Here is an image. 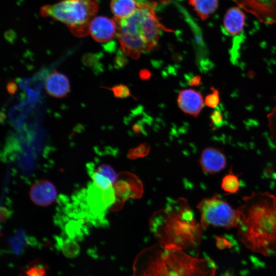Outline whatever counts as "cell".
Here are the masks:
<instances>
[{
	"instance_id": "cell-18",
	"label": "cell",
	"mask_w": 276,
	"mask_h": 276,
	"mask_svg": "<svg viewBox=\"0 0 276 276\" xmlns=\"http://www.w3.org/2000/svg\"><path fill=\"white\" fill-rule=\"evenodd\" d=\"M240 188V182L238 177L232 173L231 171L222 179L221 182L222 189L228 194L236 193Z\"/></svg>"
},
{
	"instance_id": "cell-21",
	"label": "cell",
	"mask_w": 276,
	"mask_h": 276,
	"mask_svg": "<svg viewBox=\"0 0 276 276\" xmlns=\"http://www.w3.org/2000/svg\"><path fill=\"white\" fill-rule=\"evenodd\" d=\"M211 89L212 93L205 97L204 103L208 107L214 108L218 105L220 102L219 91L213 87H211Z\"/></svg>"
},
{
	"instance_id": "cell-11",
	"label": "cell",
	"mask_w": 276,
	"mask_h": 276,
	"mask_svg": "<svg viewBox=\"0 0 276 276\" xmlns=\"http://www.w3.org/2000/svg\"><path fill=\"white\" fill-rule=\"evenodd\" d=\"M177 104L185 113L196 117L203 106V99L201 94L193 89H185L178 95Z\"/></svg>"
},
{
	"instance_id": "cell-13",
	"label": "cell",
	"mask_w": 276,
	"mask_h": 276,
	"mask_svg": "<svg viewBox=\"0 0 276 276\" xmlns=\"http://www.w3.org/2000/svg\"><path fill=\"white\" fill-rule=\"evenodd\" d=\"M44 87L46 92L50 96L55 98H62L69 93L70 83L64 74L54 71L46 78Z\"/></svg>"
},
{
	"instance_id": "cell-9",
	"label": "cell",
	"mask_w": 276,
	"mask_h": 276,
	"mask_svg": "<svg viewBox=\"0 0 276 276\" xmlns=\"http://www.w3.org/2000/svg\"><path fill=\"white\" fill-rule=\"evenodd\" d=\"M29 196L32 202L35 204L46 206L55 200L57 191L51 182L46 179H40L31 186Z\"/></svg>"
},
{
	"instance_id": "cell-20",
	"label": "cell",
	"mask_w": 276,
	"mask_h": 276,
	"mask_svg": "<svg viewBox=\"0 0 276 276\" xmlns=\"http://www.w3.org/2000/svg\"><path fill=\"white\" fill-rule=\"evenodd\" d=\"M270 139L276 145V106L267 115Z\"/></svg>"
},
{
	"instance_id": "cell-12",
	"label": "cell",
	"mask_w": 276,
	"mask_h": 276,
	"mask_svg": "<svg viewBox=\"0 0 276 276\" xmlns=\"http://www.w3.org/2000/svg\"><path fill=\"white\" fill-rule=\"evenodd\" d=\"M226 164L225 155L219 149L205 148L201 153L200 165L204 173L215 174L223 170Z\"/></svg>"
},
{
	"instance_id": "cell-8",
	"label": "cell",
	"mask_w": 276,
	"mask_h": 276,
	"mask_svg": "<svg viewBox=\"0 0 276 276\" xmlns=\"http://www.w3.org/2000/svg\"><path fill=\"white\" fill-rule=\"evenodd\" d=\"M117 25L114 18L104 16H96L90 22L89 34L99 43H105L112 40L117 35Z\"/></svg>"
},
{
	"instance_id": "cell-1",
	"label": "cell",
	"mask_w": 276,
	"mask_h": 276,
	"mask_svg": "<svg viewBox=\"0 0 276 276\" xmlns=\"http://www.w3.org/2000/svg\"><path fill=\"white\" fill-rule=\"evenodd\" d=\"M242 200L237 209L238 239L252 251L265 257L276 256V196L253 192Z\"/></svg>"
},
{
	"instance_id": "cell-5",
	"label": "cell",
	"mask_w": 276,
	"mask_h": 276,
	"mask_svg": "<svg viewBox=\"0 0 276 276\" xmlns=\"http://www.w3.org/2000/svg\"><path fill=\"white\" fill-rule=\"evenodd\" d=\"M99 10L98 0H62L41 7L39 14L64 24L77 37L89 34V27Z\"/></svg>"
},
{
	"instance_id": "cell-16",
	"label": "cell",
	"mask_w": 276,
	"mask_h": 276,
	"mask_svg": "<svg viewBox=\"0 0 276 276\" xmlns=\"http://www.w3.org/2000/svg\"><path fill=\"white\" fill-rule=\"evenodd\" d=\"M189 3L202 20H206L214 13L219 5L218 0H189Z\"/></svg>"
},
{
	"instance_id": "cell-22",
	"label": "cell",
	"mask_w": 276,
	"mask_h": 276,
	"mask_svg": "<svg viewBox=\"0 0 276 276\" xmlns=\"http://www.w3.org/2000/svg\"><path fill=\"white\" fill-rule=\"evenodd\" d=\"M111 90L116 97L124 98L131 96L128 87L123 84L115 85L111 88L105 87Z\"/></svg>"
},
{
	"instance_id": "cell-7",
	"label": "cell",
	"mask_w": 276,
	"mask_h": 276,
	"mask_svg": "<svg viewBox=\"0 0 276 276\" xmlns=\"http://www.w3.org/2000/svg\"><path fill=\"white\" fill-rule=\"evenodd\" d=\"M241 9L266 24L276 23V0H234Z\"/></svg>"
},
{
	"instance_id": "cell-25",
	"label": "cell",
	"mask_w": 276,
	"mask_h": 276,
	"mask_svg": "<svg viewBox=\"0 0 276 276\" xmlns=\"http://www.w3.org/2000/svg\"><path fill=\"white\" fill-rule=\"evenodd\" d=\"M201 83V78L199 76L193 77L189 81V84L192 86H198Z\"/></svg>"
},
{
	"instance_id": "cell-3",
	"label": "cell",
	"mask_w": 276,
	"mask_h": 276,
	"mask_svg": "<svg viewBox=\"0 0 276 276\" xmlns=\"http://www.w3.org/2000/svg\"><path fill=\"white\" fill-rule=\"evenodd\" d=\"M150 227L161 245L198 253L202 227L185 199L172 201L155 212Z\"/></svg>"
},
{
	"instance_id": "cell-17",
	"label": "cell",
	"mask_w": 276,
	"mask_h": 276,
	"mask_svg": "<svg viewBox=\"0 0 276 276\" xmlns=\"http://www.w3.org/2000/svg\"><path fill=\"white\" fill-rule=\"evenodd\" d=\"M47 266L38 260H34L22 269L20 276H47Z\"/></svg>"
},
{
	"instance_id": "cell-6",
	"label": "cell",
	"mask_w": 276,
	"mask_h": 276,
	"mask_svg": "<svg viewBox=\"0 0 276 276\" xmlns=\"http://www.w3.org/2000/svg\"><path fill=\"white\" fill-rule=\"evenodd\" d=\"M197 208L200 214L202 228L213 226L231 229L239 225L240 215L237 210L233 209L217 194L204 198Z\"/></svg>"
},
{
	"instance_id": "cell-19",
	"label": "cell",
	"mask_w": 276,
	"mask_h": 276,
	"mask_svg": "<svg viewBox=\"0 0 276 276\" xmlns=\"http://www.w3.org/2000/svg\"><path fill=\"white\" fill-rule=\"evenodd\" d=\"M61 250L65 256L74 258L80 252V247L74 240L67 239L61 243Z\"/></svg>"
},
{
	"instance_id": "cell-24",
	"label": "cell",
	"mask_w": 276,
	"mask_h": 276,
	"mask_svg": "<svg viewBox=\"0 0 276 276\" xmlns=\"http://www.w3.org/2000/svg\"><path fill=\"white\" fill-rule=\"evenodd\" d=\"M151 72L146 69L142 70L139 72V76L142 80L148 79L151 77Z\"/></svg>"
},
{
	"instance_id": "cell-10",
	"label": "cell",
	"mask_w": 276,
	"mask_h": 276,
	"mask_svg": "<svg viewBox=\"0 0 276 276\" xmlns=\"http://www.w3.org/2000/svg\"><path fill=\"white\" fill-rule=\"evenodd\" d=\"M86 167L93 183L97 187L106 190L115 184L118 177L111 166L102 164L96 167L94 163H90L87 164Z\"/></svg>"
},
{
	"instance_id": "cell-2",
	"label": "cell",
	"mask_w": 276,
	"mask_h": 276,
	"mask_svg": "<svg viewBox=\"0 0 276 276\" xmlns=\"http://www.w3.org/2000/svg\"><path fill=\"white\" fill-rule=\"evenodd\" d=\"M132 276H215L216 266L198 253L157 244L136 257Z\"/></svg>"
},
{
	"instance_id": "cell-15",
	"label": "cell",
	"mask_w": 276,
	"mask_h": 276,
	"mask_svg": "<svg viewBox=\"0 0 276 276\" xmlns=\"http://www.w3.org/2000/svg\"><path fill=\"white\" fill-rule=\"evenodd\" d=\"M145 2L141 0H111L110 9L114 18L124 19L131 16L140 4Z\"/></svg>"
},
{
	"instance_id": "cell-23",
	"label": "cell",
	"mask_w": 276,
	"mask_h": 276,
	"mask_svg": "<svg viewBox=\"0 0 276 276\" xmlns=\"http://www.w3.org/2000/svg\"><path fill=\"white\" fill-rule=\"evenodd\" d=\"M212 123L214 125H219L222 121L221 113L219 110H216L213 112L211 116Z\"/></svg>"
},
{
	"instance_id": "cell-26",
	"label": "cell",
	"mask_w": 276,
	"mask_h": 276,
	"mask_svg": "<svg viewBox=\"0 0 276 276\" xmlns=\"http://www.w3.org/2000/svg\"><path fill=\"white\" fill-rule=\"evenodd\" d=\"M142 1H146L147 0H141Z\"/></svg>"
},
{
	"instance_id": "cell-14",
	"label": "cell",
	"mask_w": 276,
	"mask_h": 276,
	"mask_svg": "<svg viewBox=\"0 0 276 276\" xmlns=\"http://www.w3.org/2000/svg\"><path fill=\"white\" fill-rule=\"evenodd\" d=\"M245 15L239 7H233L226 12L223 21L225 32L230 35L237 36L243 31Z\"/></svg>"
},
{
	"instance_id": "cell-4",
	"label": "cell",
	"mask_w": 276,
	"mask_h": 276,
	"mask_svg": "<svg viewBox=\"0 0 276 276\" xmlns=\"http://www.w3.org/2000/svg\"><path fill=\"white\" fill-rule=\"evenodd\" d=\"M155 3L145 2L126 18H114L117 25V37L121 49L134 59L156 45L162 31H169L160 22L155 12Z\"/></svg>"
}]
</instances>
